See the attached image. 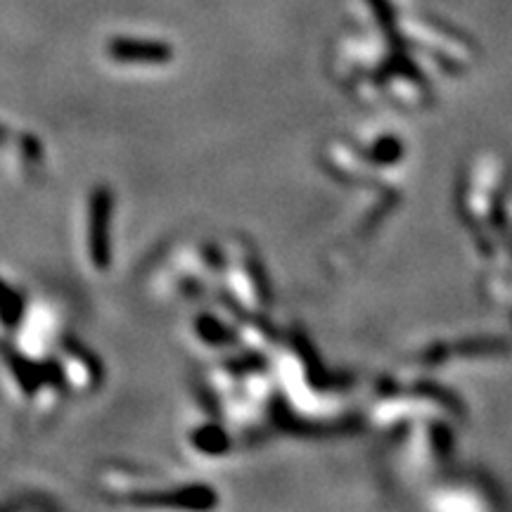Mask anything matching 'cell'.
Wrapping results in <instances>:
<instances>
[{
	"mask_svg": "<svg viewBox=\"0 0 512 512\" xmlns=\"http://www.w3.org/2000/svg\"><path fill=\"white\" fill-rule=\"evenodd\" d=\"M112 214L114 195L107 185H98L88 197V256L98 271H105L112 264Z\"/></svg>",
	"mask_w": 512,
	"mask_h": 512,
	"instance_id": "obj_1",
	"label": "cell"
},
{
	"mask_svg": "<svg viewBox=\"0 0 512 512\" xmlns=\"http://www.w3.org/2000/svg\"><path fill=\"white\" fill-rule=\"evenodd\" d=\"M0 358L5 361V366H8V370L12 373V377H15L19 387L24 389V394H36L38 389L46 384V380H43V366L41 363H34L31 358H27L22 354V351L12 347V344H0Z\"/></svg>",
	"mask_w": 512,
	"mask_h": 512,
	"instance_id": "obj_2",
	"label": "cell"
},
{
	"mask_svg": "<svg viewBox=\"0 0 512 512\" xmlns=\"http://www.w3.org/2000/svg\"><path fill=\"white\" fill-rule=\"evenodd\" d=\"M107 53H110L112 60L126 64H159L169 60V48L166 46L145 41H128V38L112 41Z\"/></svg>",
	"mask_w": 512,
	"mask_h": 512,
	"instance_id": "obj_3",
	"label": "cell"
},
{
	"mask_svg": "<svg viewBox=\"0 0 512 512\" xmlns=\"http://www.w3.org/2000/svg\"><path fill=\"white\" fill-rule=\"evenodd\" d=\"M24 311H27L24 294L0 278V325L5 330H17L24 320Z\"/></svg>",
	"mask_w": 512,
	"mask_h": 512,
	"instance_id": "obj_4",
	"label": "cell"
},
{
	"mask_svg": "<svg viewBox=\"0 0 512 512\" xmlns=\"http://www.w3.org/2000/svg\"><path fill=\"white\" fill-rule=\"evenodd\" d=\"M64 349H67L69 354H72L76 361H79L81 366L88 370V375L93 377V382H100L102 380V368H100V363H98V356H95L88 347H83L79 339L67 337V339H64Z\"/></svg>",
	"mask_w": 512,
	"mask_h": 512,
	"instance_id": "obj_5",
	"label": "cell"
},
{
	"mask_svg": "<svg viewBox=\"0 0 512 512\" xmlns=\"http://www.w3.org/2000/svg\"><path fill=\"white\" fill-rule=\"evenodd\" d=\"M41 366H43V380H46V384H50V387L55 389L67 387V382H64V370L60 363L48 361V363H41Z\"/></svg>",
	"mask_w": 512,
	"mask_h": 512,
	"instance_id": "obj_6",
	"label": "cell"
},
{
	"mask_svg": "<svg viewBox=\"0 0 512 512\" xmlns=\"http://www.w3.org/2000/svg\"><path fill=\"white\" fill-rule=\"evenodd\" d=\"M8 140H10V131L5 126H0V145L8 143Z\"/></svg>",
	"mask_w": 512,
	"mask_h": 512,
	"instance_id": "obj_7",
	"label": "cell"
}]
</instances>
